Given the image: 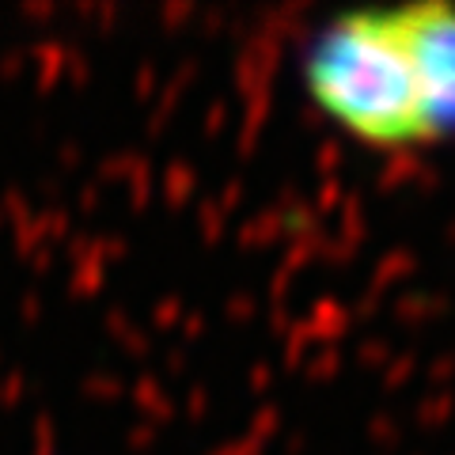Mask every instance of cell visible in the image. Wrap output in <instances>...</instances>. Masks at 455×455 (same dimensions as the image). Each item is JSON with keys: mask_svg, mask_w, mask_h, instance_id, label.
<instances>
[{"mask_svg": "<svg viewBox=\"0 0 455 455\" xmlns=\"http://www.w3.org/2000/svg\"><path fill=\"white\" fill-rule=\"evenodd\" d=\"M307 92L368 148L403 152L440 140L391 12H353L326 27L307 57Z\"/></svg>", "mask_w": 455, "mask_h": 455, "instance_id": "6da1fadb", "label": "cell"}, {"mask_svg": "<svg viewBox=\"0 0 455 455\" xmlns=\"http://www.w3.org/2000/svg\"><path fill=\"white\" fill-rule=\"evenodd\" d=\"M391 16L410 50V61L418 68L436 133H455V8L410 4Z\"/></svg>", "mask_w": 455, "mask_h": 455, "instance_id": "7a4b0ae2", "label": "cell"}]
</instances>
